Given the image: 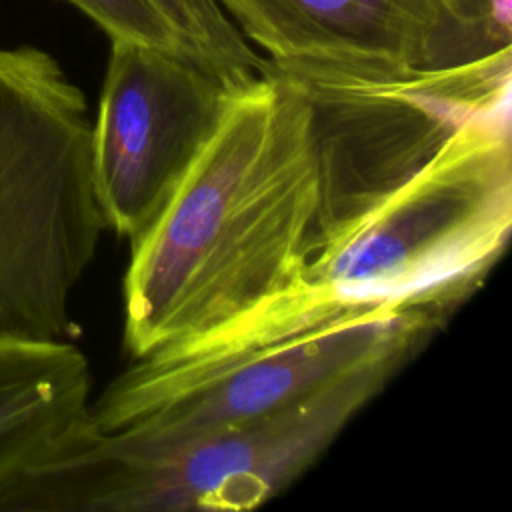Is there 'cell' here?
<instances>
[{"instance_id":"9","label":"cell","mask_w":512,"mask_h":512,"mask_svg":"<svg viewBox=\"0 0 512 512\" xmlns=\"http://www.w3.org/2000/svg\"><path fill=\"white\" fill-rule=\"evenodd\" d=\"M90 382L88 358L68 340L0 342V484L86 416Z\"/></svg>"},{"instance_id":"2","label":"cell","mask_w":512,"mask_h":512,"mask_svg":"<svg viewBox=\"0 0 512 512\" xmlns=\"http://www.w3.org/2000/svg\"><path fill=\"white\" fill-rule=\"evenodd\" d=\"M510 228L508 108L462 126L406 182L320 244L292 292L210 342L266 340L374 306L448 312L500 258Z\"/></svg>"},{"instance_id":"3","label":"cell","mask_w":512,"mask_h":512,"mask_svg":"<svg viewBox=\"0 0 512 512\" xmlns=\"http://www.w3.org/2000/svg\"><path fill=\"white\" fill-rule=\"evenodd\" d=\"M408 360H378L276 412L166 442H120L84 416L0 484V512L252 510L304 474Z\"/></svg>"},{"instance_id":"5","label":"cell","mask_w":512,"mask_h":512,"mask_svg":"<svg viewBox=\"0 0 512 512\" xmlns=\"http://www.w3.org/2000/svg\"><path fill=\"white\" fill-rule=\"evenodd\" d=\"M444 316L374 306L266 340L144 356L90 400L86 420L108 438L144 444L256 418L378 360L412 358Z\"/></svg>"},{"instance_id":"4","label":"cell","mask_w":512,"mask_h":512,"mask_svg":"<svg viewBox=\"0 0 512 512\" xmlns=\"http://www.w3.org/2000/svg\"><path fill=\"white\" fill-rule=\"evenodd\" d=\"M106 228L82 90L48 52L0 48V342H58Z\"/></svg>"},{"instance_id":"8","label":"cell","mask_w":512,"mask_h":512,"mask_svg":"<svg viewBox=\"0 0 512 512\" xmlns=\"http://www.w3.org/2000/svg\"><path fill=\"white\" fill-rule=\"evenodd\" d=\"M216 2L280 72L382 76L436 68V0Z\"/></svg>"},{"instance_id":"6","label":"cell","mask_w":512,"mask_h":512,"mask_svg":"<svg viewBox=\"0 0 512 512\" xmlns=\"http://www.w3.org/2000/svg\"><path fill=\"white\" fill-rule=\"evenodd\" d=\"M510 72L512 58L382 76L282 72L310 110L318 204L308 256L406 182L462 126L508 110Z\"/></svg>"},{"instance_id":"10","label":"cell","mask_w":512,"mask_h":512,"mask_svg":"<svg viewBox=\"0 0 512 512\" xmlns=\"http://www.w3.org/2000/svg\"><path fill=\"white\" fill-rule=\"evenodd\" d=\"M176 32L188 60L212 74L228 92L252 86L270 62L258 56L216 0H150Z\"/></svg>"},{"instance_id":"12","label":"cell","mask_w":512,"mask_h":512,"mask_svg":"<svg viewBox=\"0 0 512 512\" xmlns=\"http://www.w3.org/2000/svg\"><path fill=\"white\" fill-rule=\"evenodd\" d=\"M92 18L110 40H130L188 58L182 44L150 0H68ZM192 62V60H190ZM198 66V64H196Z\"/></svg>"},{"instance_id":"7","label":"cell","mask_w":512,"mask_h":512,"mask_svg":"<svg viewBox=\"0 0 512 512\" xmlns=\"http://www.w3.org/2000/svg\"><path fill=\"white\" fill-rule=\"evenodd\" d=\"M232 92L188 58L112 40L96 120L92 178L106 222L134 244L216 134Z\"/></svg>"},{"instance_id":"11","label":"cell","mask_w":512,"mask_h":512,"mask_svg":"<svg viewBox=\"0 0 512 512\" xmlns=\"http://www.w3.org/2000/svg\"><path fill=\"white\" fill-rule=\"evenodd\" d=\"M436 68L512 58V0H436Z\"/></svg>"},{"instance_id":"1","label":"cell","mask_w":512,"mask_h":512,"mask_svg":"<svg viewBox=\"0 0 512 512\" xmlns=\"http://www.w3.org/2000/svg\"><path fill=\"white\" fill-rule=\"evenodd\" d=\"M316 204L308 100L270 66L232 94L170 202L130 244L124 342L132 358L220 334L292 292Z\"/></svg>"}]
</instances>
